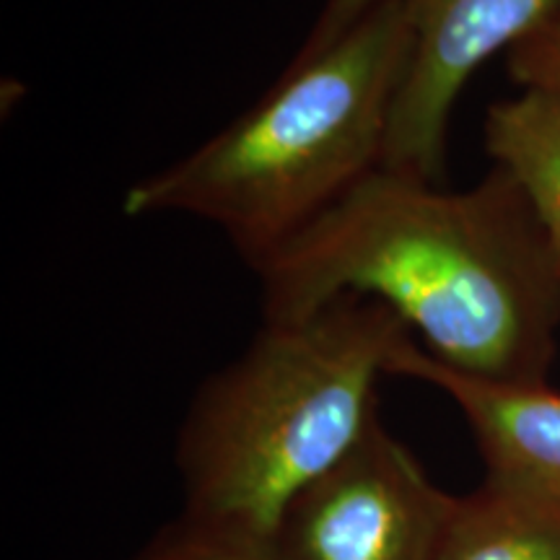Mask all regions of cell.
<instances>
[{"instance_id": "obj_1", "label": "cell", "mask_w": 560, "mask_h": 560, "mask_svg": "<svg viewBox=\"0 0 560 560\" xmlns=\"http://www.w3.org/2000/svg\"><path fill=\"white\" fill-rule=\"evenodd\" d=\"M262 322L312 317L342 296L389 306L457 374L548 384L560 268L522 187L501 166L470 190L380 166L252 265Z\"/></svg>"}, {"instance_id": "obj_2", "label": "cell", "mask_w": 560, "mask_h": 560, "mask_svg": "<svg viewBox=\"0 0 560 560\" xmlns=\"http://www.w3.org/2000/svg\"><path fill=\"white\" fill-rule=\"evenodd\" d=\"M410 50L408 3L380 0L221 132L130 185L122 213L206 221L252 268L384 164Z\"/></svg>"}, {"instance_id": "obj_3", "label": "cell", "mask_w": 560, "mask_h": 560, "mask_svg": "<svg viewBox=\"0 0 560 560\" xmlns=\"http://www.w3.org/2000/svg\"><path fill=\"white\" fill-rule=\"evenodd\" d=\"M408 338L389 306L361 296L262 322L240 359L200 384L182 420V516L272 542L289 503L380 418L376 382Z\"/></svg>"}, {"instance_id": "obj_4", "label": "cell", "mask_w": 560, "mask_h": 560, "mask_svg": "<svg viewBox=\"0 0 560 560\" xmlns=\"http://www.w3.org/2000/svg\"><path fill=\"white\" fill-rule=\"evenodd\" d=\"M454 506L376 418L289 503L272 545L280 560H433Z\"/></svg>"}, {"instance_id": "obj_5", "label": "cell", "mask_w": 560, "mask_h": 560, "mask_svg": "<svg viewBox=\"0 0 560 560\" xmlns=\"http://www.w3.org/2000/svg\"><path fill=\"white\" fill-rule=\"evenodd\" d=\"M412 50L392 112L384 164L439 182L462 89L482 62L520 45L560 0H405Z\"/></svg>"}, {"instance_id": "obj_6", "label": "cell", "mask_w": 560, "mask_h": 560, "mask_svg": "<svg viewBox=\"0 0 560 560\" xmlns=\"http://www.w3.org/2000/svg\"><path fill=\"white\" fill-rule=\"evenodd\" d=\"M389 376L452 397L486 462V482L560 509V395L548 384L472 380L431 359L416 338L397 348Z\"/></svg>"}, {"instance_id": "obj_7", "label": "cell", "mask_w": 560, "mask_h": 560, "mask_svg": "<svg viewBox=\"0 0 560 560\" xmlns=\"http://www.w3.org/2000/svg\"><path fill=\"white\" fill-rule=\"evenodd\" d=\"M482 140L493 166L522 187L560 268V91L522 89L490 104Z\"/></svg>"}, {"instance_id": "obj_8", "label": "cell", "mask_w": 560, "mask_h": 560, "mask_svg": "<svg viewBox=\"0 0 560 560\" xmlns=\"http://www.w3.org/2000/svg\"><path fill=\"white\" fill-rule=\"evenodd\" d=\"M433 560H560V509L482 482L457 499Z\"/></svg>"}, {"instance_id": "obj_9", "label": "cell", "mask_w": 560, "mask_h": 560, "mask_svg": "<svg viewBox=\"0 0 560 560\" xmlns=\"http://www.w3.org/2000/svg\"><path fill=\"white\" fill-rule=\"evenodd\" d=\"M130 560H280L276 545L179 516Z\"/></svg>"}, {"instance_id": "obj_10", "label": "cell", "mask_w": 560, "mask_h": 560, "mask_svg": "<svg viewBox=\"0 0 560 560\" xmlns=\"http://www.w3.org/2000/svg\"><path fill=\"white\" fill-rule=\"evenodd\" d=\"M506 68L516 86L560 91V3L537 30L511 47Z\"/></svg>"}, {"instance_id": "obj_11", "label": "cell", "mask_w": 560, "mask_h": 560, "mask_svg": "<svg viewBox=\"0 0 560 560\" xmlns=\"http://www.w3.org/2000/svg\"><path fill=\"white\" fill-rule=\"evenodd\" d=\"M376 3H380V0H325L317 21H314V26L310 30V37H306L296 55H314L325 50V47L335 45V42H338L346 32L353 30Z\"/></svg>"}]
</instances>
